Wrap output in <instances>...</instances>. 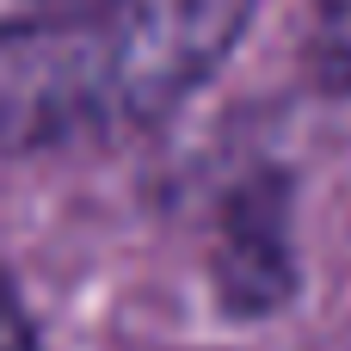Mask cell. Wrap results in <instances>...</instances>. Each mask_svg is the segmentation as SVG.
Returning <instances> with one entry per match:
<instances>
[{
  "mask_svg": "<svg viewBox=\"0 0 351 351\" xmlns=\"http://www.w3.org/2000/svg\"><path fill=\"white\" fill-rule=\"evenodd\" d=\"M99 6H105V0H0V43L56 31V25H74V19L99 12Z\"/></svg>",
  "mask_w": 351,
  "mask_h": 351,
  "instance_id": "obj_3",
  "label": "cell"
},
{
  "mask_svg": "<svg viewBox=\"0 0 351 351\" xmlns=\"http://www.w3.org/2000/svg\"><path fill=\"white\" fill-rule=\"evenodd\" d=\"M247 0H105L99 12L37 31L62 43L31 93H0V130L56 142L74 130H123L167 111L228 49Z\"/></svg>",
  "mask_w": 351,
  "mask_h": 351,
  "instance_id": "obj_1",
  "label": "cell"
},
{
  "mask_svg": "<svg viewBox=\"0 0 351 351\" xmlns=\"http://www.w3.org/2000/svg\"><path fill=\"white\" fill-rule=\"evenodd\" d=\"M222 290L241 315H265L290 290V253H284V210L271 197H241L228 241H222Z\"/></svg>",
  "mask_w": 351,
  "mask_h": 351,
  "instance_id": "obj_2",
  "label": "cell"
},
{
  "mask_svg": "<svg viewBox=\"0 0 351 351\" xmlns=\"http://www.w3.org/2000/svg\"><path fill=\"white\" fill-rule=\"evenodd\" d=\"M315 68L333 86H351V0H321V12H315Z\"/></svg>",
  "mask_w": 351,
  "mask_h": 351,
  "instance_id": "obj_4",
  "label": "cell"
},
{
  "mask_svg": "<svg viewBox=\"0 0 351 351\" xmlns=\"http://www.w3.org/2000/svg\"><path fill=\"white\" fill-rule=\"evenodd\" d=\"M0 351H37V333H31V321H25L6 278H0Z\"/></svg>",
  "mask_w": 351,
  "mask_h": 351,
  "instance_id": "obj_5",
  "label": "cell"
}]
</instances>
